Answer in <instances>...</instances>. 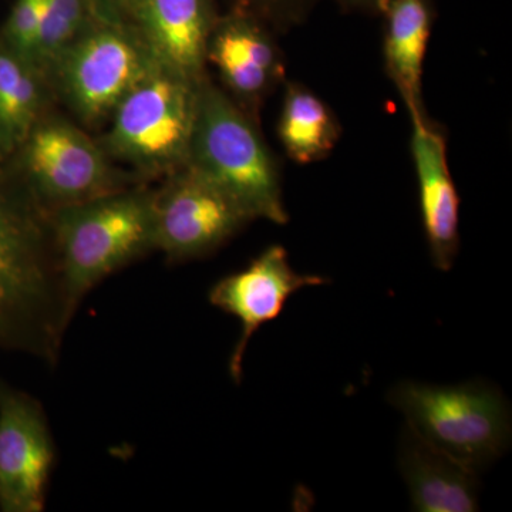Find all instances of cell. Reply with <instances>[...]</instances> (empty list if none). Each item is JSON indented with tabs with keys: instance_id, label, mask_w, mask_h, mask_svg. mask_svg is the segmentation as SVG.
I'll return each instance as SVG.
<instances>
[{
	"instance_id": "obj_17",
	"label": "cell",
	"mask_w": 512,
	"mask_h": 512,
	"mask_svg": "<svg viewBox=\"0 0 512 512\" xmlns=\"http://www.w3.org/2000/svg\"><path fill=\"white\" fill-rule=\"evenodd\" d=\"M342 128L325 101L308 87L286 84L278 134L289 158L311 164L328 156L338 144Z\"/></svg>"
},
{
	"instance_id": "obj_15",
	"label": "cell",
	"mask_w": 512,
	"mask_h": 512,
	"mask_svg": "<svg viewBox=\"0 0 512 512\" xmlns=\"http://www.w3.org/2000/svg\"><path fill=\"white\" fill-rule=\"evenodd\" d=\"M384 16V66L410 114L421 113V79L433 28L430 0H387Z\"/></svg>"
},
{
	"instance_id": "obj_1",
	"label": "cell",
	"mask_w": 512,
	"mask_h": 512,
	"mask_svg": "<svg viewBox=\"0 0 512 512\" xmlns=\"http://www.w3.org/2000/svg\"><path fill=\"white\" fill-rule=\"evenodd\" d=\"M72 319L52 215L28 185L0 175V349L56 365Z\"/></svg>"
},
{
	"instance_id": "obj_11",
	"label": "cell",
	"mask_w": 512,
	"mask_h": 512,
	"mask_svg": "<svg viewBox=\"0 0 512 512\" xmlns=\"http://www.w3.org/2000/svg\"><path fill=\"white\" fill-rule=\"evenodd\" d=\"M217 19L212 0H137L130 25L158 64L200 84Z\"/></svg>"
},
{
	"instance_id": "obj_7",
	"label": "cell",
	"mask_w": 512,
	"mask_h": 512,
	"mask_svg": "<svg viewBox=\"0 0 512 512\" xmlns=\"http://www.w3.org/2000/svg\"><path fill=\"white\" fill-rule=\"evenodd\" d=\"M153 211L154 247L171 262L210 255L254 221L220 185L187 164L154 191Z\"/></svg>"
},
{
	"instance_id": "obj_20",
	"label": "cell",
	"mask_w": 512,
	"mask_h": 512,
	"mask_svg": "<svg viewBox=\"0 0 512 512\" xmlns=\"http://www.w3.org/2000/svg\"><path fill=\"white\" fill-rule=\"evenodd\" d=\"M311 0H238L239 8L266 18L293 19L302 15Z\"/></svg>"
},
{
	"instance_id": "obj_8",
	"label": "cell",
	"mask_w": 512,
	"mask_h": 512,
	"mask_svg": "<svg viewBox=\"0 0 512 512\" xmlns=\"http://www.w3.org/2000/svg\"><path fill=\"white\" fill-rule=\"evenodd\" d=\"M19 150L23 183L49 212L124 188L103 150L69 121L40 117Z\"/></svg>"
},
{
	"instance_id": "obj_18",
	"label": "cell",
	"mask_w": 512,
	"mask_h": 512,
	"mask_svg": "<svg viewBox=\"0 0 512 512\" xmlns=\"http://www.w3.org/2000/svg\"><path fill=\"white\" fill-rule=\"evenodd\" d=\"M101 18L97 0H47L33 46V62L50 74L64 50Z\"/></svg>"
},
{
	"instance_id": "obj_4",
	"label": "cell",
	"mask_w": 512,
	"mask_h": 512,
	"mask_svg": "<svg viewBox=\"0 0 512 512\" xmlns=\"http://www.w3.org/2000/svg\"><path fill=\"white\" fill-rule=\"evenodd\" d=\"M389 400L407 426L474 470L490 466L510 447V404L494 384L402 382Z\"/></svg>"
},
{
	"instance_id": "obj_21",
	"label": "cell",
	"mask_w": 512,
	"mask_h": 512,
	"mask_svg": "<svg viewBox=\"0 0 512 512\" xmlns=\"http://www.w3.org/2000/svg\"><path fill=\"white\" fill-rule=\"evenodd\" d=\"M104 19L130 23L137 0H97Z\"/></svg>"
},
{
	"instance_id": "obj_6",
	"label": "cell",
	"mask_w": 512,
	"mask_h": 512,
	"mask_svg": "<svg viewBox=\"0 0 512 512\" xmlns=\"http://www.w3.org/2000/svg\"><path fill=\"white\" fill-rule=\"evenodd\" d=\"M156 64L130 23L101 18L64 50L50 74L74 113L97 124Z\"/></svg>"
},
{
	"instance_id": "obj_3",
	"label": "cell",
	"mask_w": 512,
	"mask_h": 512,
	"mask_svg": "<svg viewBox=\"0 0 512 512\" xmlns=\"http://www.w3.org/2000/svg\"><path fill=\"white\" fill-rule=\"evenodd\" d=\"M187 165L220 185L252 220L289 221L268 147L241 107L208 77L200 84Z\"/></svg>"
},
{
	"instance_id": "obj_2",
	"label": "cell",
	"mask_w": 512,
	"mask_h": 512,
	"mask_svg": "<svg viewBox=\"0 0 512 512\" xmlns=\"http://www.w3.org/2000/svg\"><path fill=\"white\" fill-rule=\"evenodd\" d=\"M154 191L101 195L50 212L67 306L76 312L94 286L154 247Z\"/></svg>"
},
{
	"instance_id": "obj_22",
	"label": "cell",
	"mask_w": 512,
	"mask_h": 512,
	"mask_svg": "<svg viewBox=\"0 0 512 512\" xmlns=\"http://www.w3.org/2000/svg\"><path fill=\"white\" fill-rule=\"evenodd\" d=\"M336 2L346 10H356V12L377 15V13H382L387 0H336Z\"/></svg>"
},
{
	"instance_id": "obj_5",
	"label": "cell",
	"mask_w": 512,
	"mask_h": 512,
	"mask_svg": "<svg viewBox=\"0 0 512 512\" xmlns=\"http://www.w3.org/2000/svg\"><path fill=\"white\" fill-rule=\"evenodd\" d=\"M200 84L157 63L111 114L106 140L110 153L148 174H171L184 167Z\"/></svg>"
},
{
	"instance_id": "obj_14",
	"label": "cell",
	"mask_w": 512,
	"mask_h": 512,
	"mask_svg": "<svg viewBox=\"0 0 512 512\" xmlns=\"http://www.w3.org/2000/svg\"><path fill=\"white\" fill-rule=\"evenodd\" d=\"M400 473L419 512L478 511L480 471L448 456L407 426L400 440Z\"/></svg>"
},
{
	"instance_id": "obj_13",
	"label": "cell",
	"mask_w": 512,
	"mask_h": 512,
	"mask_svg": "<svg viewBox=\"0 0 512 512\" xmlns=\"http://www.w3.org/2000/svg\"><path fill=\"white\" fill-rule=\"evenodd\" d=\"M207 60L242 103L256 107L284 77L275 40L254 13L244 9L218 18L208 43Z\"/></svg>"
},
{
	"instance_id": "obj_10",
	"label": "cell",
	"mask_w": 512,
	"mask_h": 512,
	"mask_svg": "<svg viewBox=\"0 0 512 512\" xmlns=\"http://www.w3.org/2000/svg\"><path fill=\"white\" fill-rule=\"evenodd\" d=\"M328 284L319 275L298 274L281 245H272L241 271L221 278L210 289L208 299L215 308L234 316L241 325L239 338L229 356V376L241 383L242 363L249 340L266 323L281 316L292 295L309 286Z\"/></svg>"
},
{
	"instance_id": "obj_19",
	"label": "cell",
	"mask_w": 512,
	"mask_h": 512,
	"mask_svg": "<svg viewBox=\"0 0 512 512\" xmlns=\"http://www.w3.org/2000/svg\"><path fill=\"white\" fill-rule=\"evenodd\" d=\"M47 0H16L5 28L3 42L33 60V46Z\"/></svg>"
},
{
	"instance_id": "obj_12",
	"label": "cell",
	"mask_w": 512,
	"mask_h": 512,
	"mask_svg": "<svg viewBox=\"0 0 512 512\" xmlns=\"http://www.w3.org/2000/svg\"><path fill=\"white\" fill-rule=\"evenodd\" d=\"M410 119L424 234L434 266L447 272L460 251V195L448 167L447 141L424 111Z\"/></svg>"
},
{
	"instance_id": "obj_9",
	"label": "cell",
	"mask_w": 512,
	"mask_h": 512,
	"mask_svg": "<svg viewBox=\"0 0 512 512\" xmlns=\"http://www.w3.org/2000/svg\"><path fill=\"white\" fill-rule=\"evenodd\" d=\"M55 456L40 403L0 383V511L45 510Z\"/></svg>"
},
{
	"instance_id": "obj_16",
	"label": "cell",
	"mask_w": 512,
	"mask_h": 512,
	"mask_svg": "<svg viewBox=\"0 0 512 512\" xmlns=\"http://www.w3.org/2000/svg\"><path fill=\"white\" fill-rule=\"evenodd\" d=\"M46 80L32 59L0 42V153L18 151L42 117Z\"/></svg>"
}]
</instances>
